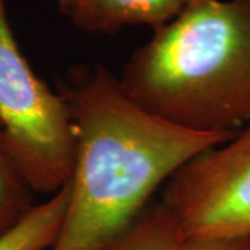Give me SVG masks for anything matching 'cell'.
I'll use <instances>...</instances> for the list:
<instances>
[{"label": "cell", "instance_id": "cell-5", "mask_svg": "<svg viewBox=\"0 0 250 250\" xmlns=\"http://www.w3.org/2000/svg\"><path fill=\"white\" fill-rule=\"evenodd\" d=\"M74 27L88 34H114L124 27L167 24L189 0H56Z\"/></svg>", "mask_w": 250, "mask_h": 250}, {"label": "cell", "instance_id": "cell-1", "mask_svg": "<svg viewBox=\"0 0 250 250\" xmlns=\"http://www.w3.org/2000/svg\"><path fill=\"white\" fill-rule=\"evenodd\" d=\"M62 93L75 128V153L65 214L50 250L103 249L179 168L235 135L192 131L153 114L102 65L71 70Z\"/></svg>", "mask_w": 250, "mask_h": 250}, {"label": "cell", "instance_id": "cell-3", "mask_svg": "<svg viewBox=\"0 0 250 250\" xmlns=\"http://www.w3.org/2000/svg\"><path fill=\"white\" fill-rule=\"evenodd\" d=\"M0 129L11 160L35 193L52 196L68 182L75 153L70 106L22 54L6 0H0Z\"/></svg>", "mask_w": 250, "mask_h": 250}, {"label": "cell", "instance_id": "cell-4", "mask_svg": "<svg viewBox=\"0 0 250 250\" xmlns=\"http://www.w3.org/2000/svg\"><path fill=\"white\" fill-rule=\"evenodd\" d=\"M163 202L182 239L250 235V123L179 168Z\"/></svg>", "mask_w": 250, "mask_h": 250}, {"label": "cell", "instance_id": "cell-7", "mask_svg": "<svg viewBox=\"0 0 250 250\" xmlns=\"http://www.w3.org/2000/svg\"><path fill=\"white\" fill-rule=\"evenodd\" d=\"M182 233L163 200L152 203L125 232L100 250H179Z\"/></svg>", "mask_w": 250, "mask_h": 250}, {"label": "cell", "instance_id": "cell-9", "mask_svg": "<svg viewBox=\"0 0 250 250\" xmlns=\"http://www.w3.org/2000/svg\"><path fill=\"white\" fill-rule=\"evenodd\" d=\"M179 250H250V235L184 239Z\"/></svg>", "mask_w": 250, "mask_h": 250}, {"label": "cell", "instance_id": "cell-2", "mask_svg": "<svg viewBox=\"0 0 250 250\" xmlns=\"http://www.w3.org/2000/svg\"><path fill=\"white\" fill-rule=\"evenodd\" d=\"M118 81L172 124L236 134L250 123V0H189L135 50Z\"/></svg>", "mask_w": 250, "mask_h": 250}, {"label": "cell", "instance_id": "cell-6", "mask_svg": "<svg viewBox=\"0 0 250 250\" xmlns=\"http://www.w3.org/2000/svg\"><path fill=\"white\" fill-rule=\"evenodd\" d=\"M67 187L35 205L14 227L0 236V250H50L62 228Z\"/></svg>", "mask_w": 250, "mask_h": 250}, {"label": "cell", "instance_id": "cell-8", "mask_svg": "<svg viewBox=\"0 0 250 250\" xmlns=\"http://www.w3.org/2000/svg\"><path fill=\"white\" fill-rule=\"evenodd\" d=\"M34 195L35 192L11 160L0 129V236L36 205Z\"/></svg>", "mask_w": 250, "mask_h": 250}]
</instances>
